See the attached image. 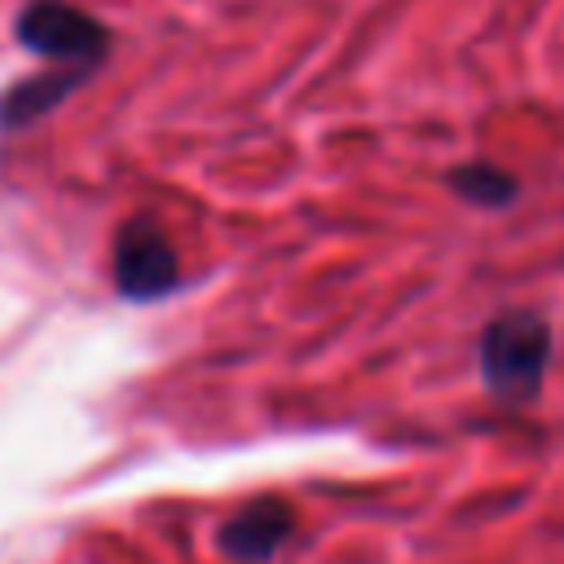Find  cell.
<instances>
[{"label":"cell","instance_id":"5b68a950","mask_svg":"<svg viewBox=\"0 0 564 564\" xmlns=\"http://www.w3.org/2000/svg\"><path fill=\"white\" fill-rule=\"evenodd\" d=\"M84 79H88L84 70H66V66H57V70H48V75H35V79H22L18 88H9V93L0 97V128L13 132V128H26V123L44 119V115H48L53 106H62Z\"/></svg>","mask_w":564,"mask_h":564},{"label":"cell","instance_id":"277c9868","mask_svg":"<svg viewBox=\"0 0 564 564\" xmlns=\"http://www.w3.org/2000/svg\"><path fill=\"white\" fill-rule=\"evenodd\" d=\"M286 533H291V511L282 502L264 498V502H251L234 520L220 524V551L234 555V560L260 564V560H269L282 546Z\"/></svg>","mask_w":564,"mask_h":564},{"label":"cell","instance_id":"7a4b0ae2","mask_svg":"<svg viewBox=\"0 0 564 564\" xmlns=\"http://www.w3.org/2000/svg\"><path fill=\"white\" fill-rule=\"evenodd\" d=\"M13 35L26 53L84 75H93L110 53V31L66 0H26L13 18Z\"/></svg>","mask_w":564,"mask_h":564},{"label":"cell","instance_id":"6da1fadb","mask_svg":"<svg viewBox=\"0 0 564 564\" xmlns=\"http://www.w3.org/2000/svg\"><path fill=\"white\" fill-rule=\"evenodd\" d=\"M546 361H551V326L529 308L502 313L480 330L476 366H480V383L498 401H511V405L533 401L542 392Z\"/></svg>","mask_w":564,"mask_h":564},{"label":"cell","instance_id":"3957f363","mask_svg":"<svg viewBox=\"0 0 564 564\" xmlns=\"http://www.w3.org/2000/svg\"><path fill=\"white\" fill-rule=\"evenodd\" d=\"M110 278L123 300H141V304L176 291V278H181L176 251L150 216H132L128 225H119L115 251H110Z\"/></svg>","mask_w":564,"mask_h":564},{"label":"cell","instance_id":"8992f818","mask_svg":"<svg viewBox=\"0 0 564 564\" xmlns=\"http://www.w3.org/2000/svg\"><path fill=\"white\" fill-rule=\"evenodd\" d=\"M449 189L458 194V198H467L471 207H507L511 198H516V176L511 172H502V167H494V163H458L454 172H449Z\"/></svg>","mask_w":564,"mask_h":564}]
</instances>
